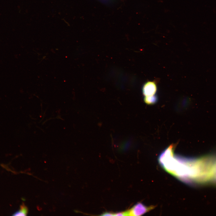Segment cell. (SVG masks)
Segmentation results:
<instances>
[{"mask_svg":"<svg viewBox=\"0 0 216 216\" xmlns=\"http://www.w3.org/2000/svg\"><path fill=\"white\" fill-rule=\"evenodd\" d=\"M154 206H147L141 202H138L126 211L127 216H141L154 208Z\"/></svg>","mask_w":216,"mask_h":216,"instance_id":"1","label":"cell"},{"mask_svg":"<svg viewBox=\"0 0 216 216\" xmlns=\"http://www.w3.org/2000/svg\"><path fill=\"white\" fill-rule=\"evenodd\" d=\"M157 91L156 84L154 81H148L143 85L142 92L145 96L154 95Z\"/></svg>","mask_w":216,"mask_h":216,"instance_id":"2","label":"cell"},{"mask_svg":"<svg viewBox=\"0 0 216 216\" xmlns=\"http://www.w3.org/2000/svg\"><path fill=\"white\" fill-rule=\"evenodd\" d=\"M144 100L145 103L147 104H153L157 102L158 98L155 95L151 96H145Z\"/></svg>","mask_w":216,"mask_h":216,"instance_id":"3","label":"cell"},{"mask_svg":"<svg viewBox=\"0 0 216 216\" xmlns=\"http://www.w3.org/2000/svg\"><path fill=\"white\" fill-rule=\"evenodd\" d=\"M19 211L24 214L25 215H26L28 212L27 207L23 204L20 206V210Z\"/></svg>","mask_w":216,"mask_h":216,"instance_id":"4","label":"cell"},{"mask_svg":"<svg viewBox=\"0 0 216 216\" xmlns=\"http://www.w3.org/2000/svg\"><path fill=\"white\" fill-rule=\"evenodd\" d=\"M101 215L103 216H112L114 215V213L111 212H105Z\"/></svg>","mask_w":216,"mask_h":216,"instance_id":"5","label":"cell"}]
</instances>
